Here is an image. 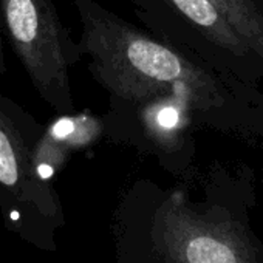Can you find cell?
Returning <instances> with one entry per match:
<instances>
[{
	"label": "cell",
	"instance_id": "52a82bcc",
	"mask_svg": "<svg viewBox=\"0 0 263 263\" xmlns=\"http://www.w3.org/2000/svg\"><path fill=\"white\" fill-rule=\"evenodd\" d=\"M7 73V59H5V50H4V42L2 36H0V76Z\"/></svg>",
	"mask_w": 263,
	"mask_h": 263
},
{
	"label": "cell",
	"instance_id": "8992f818",
	"mask_svg": "<svg viewBox=\"0 0 263 263\" xmlns=\"http://www.w3.org/2000/svg\"><path fill=\"white\" fill-rule=\"evenodd\" d=\"M214 4L249 50L263 61V13L254 0H209Z\"/></svg>",
	"mask_w": 263,
	"mask_h": 263
},
{
	"label": "cell",
	"instance_id": "3957f363",
	"mask_svg": "<svg viewBox=\"0 0 263 263\" xmlns=\"http://www.w3.org/2000/svg\"><path fill=\"white\" fill-rule=\"evenodd\" d=\"M155 231L167 263H257L238 223L220 214H200L180 192L157 211Z\"/></svg>",
	"mask_w": 263,
	"mask_h": 263
},
{
	"label": "cell",
	"instance_id": "277c9868",
	"mask_svg": "<svg viewBox=\"0 0 263 263\" xmlns=\"http://www.w3.org/2000/svg\"><path fill=\"white\" fill-rule=\"evenodd\" d=\"M42 127L16 102L0 96V186L21 201L53 212L56 200L34 167V149Z\"/></svg>",
	"mask_w": 263,
	"mask_h": 263
},
{
	"label": "cell",
	"instance_id": "7a4b0ae2",
	"mask_svg": "<svg viewBox=\"0 0 263 263\" xmlns=\"http://www.w3.org/2000/svg\"><path fill=\"white\" fill-rule=\"evenodd\" d=\"M0 27L41 99L59 116L76 115L70 68L81 54L53 0H0Z\"/></svg>",
	"mask_w": 263,
	"mask_h": 263
},
{
	"label": "cell",
	"instance_id": "6da1fadb",
	"mask_svg": "<svg viewBox=\"0 0 263 263\" xmlns=\"http://www.w3.org/2000/svg\"><path fill=\"white\" fill-rule=\"evenodd\" d=\"M81 22L78 50L108 95V113L137 108L163 96L187 102L195 116L223 105L218 82L181 50L132 25L98 0H70Z\"/></svg>",
	"mask_w": 263,
	"mask_h": 263
},
{
	"label": "cell",
	"instance_id": "5b68a950",
	"mask_svg": "<svg viewBox=\"0 0 263 263\" xmlns=\"http://www.w3.org/2000/svg\"><path fill=\"white\" fill-rule=\"evenodd\" d=\"M132 7L141 24L169 45L187 33L232 56L251 51L209 0H132Z\"/></svg>",
	"mask_w": 263,
	"mask_h": 263
}]
</instances>
